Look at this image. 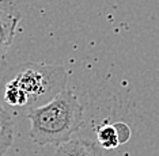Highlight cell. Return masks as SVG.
<instances>
[{"instance_id":"cell-1","label":"cell","mask_w":159,"mask_h":156,"mask_svg":"<svg viewBox=\"0 0 159 156\" xmlns=\"http://www.w3.org/2000/svg\"><path fill=\"white\" fill-rule=\"evenodd\" d=\"M30 139L41 147H60L72 140L83 125V106L72 91L64 90L42 106L27 111Z\"/></svg>"},{"instance_id":"cell-2","label":"cell","mask_w":159,"mask_h":156,"mask_svg":"<svg viewBox=\"0 0 159 156\" xmlns=\"http://www.w3.org/2000/svg\"><path fill=\"white\" fill-rule=\"evenodd\" d=\"M12 72V79H15L27 94L31 107L48 103L66 90L67 71L61 65L25 63L15 67Z\"/></svg>"},{"instance_id":"cell-3","label":"cell","mask_w":159,"mask_h":156,"mask_svg":"<svg viewBox=\"0 0 159 156\" xmlns=\"http://www.w3.org/2000/svg\"><path fill=\"white\" fill-rule=\"evenodd\" d=\"M19 20L20 14L11 0H0V63L11 48Z\"/></svg>"},{"instance_id":"cell-4","label":"cell","mask_w":159,"mask_h":156,"mask_svg":"<svg viewBox=\"0 0 159 156\" xmlns=\"http://www.w3.org/2000/svg\"><path fill=\"white\" fill-rule=\"evenodd\" d=\"M55 156H105V152L98 143L83 139H72L57 147Z\"/></svg>"},{"instance_id":"cell-5","label":"cell","mask_w":159,"mask_h":156,"mask_svg":"<svg viewBox=\"0 0 159 156\" xmlns=\"http://www.w3.org/2000/svg\"><path fill=\"white\" fill-rule=\"evenodd\" d=\"M14 122L8 111L0 106V156H3L12 145Z\"/></svg>"},{"instance_id":"cell-6","label":"cell","mask_w":159,"mask_h":156,"mask_svg":"<svg viewBox=\"0 0 159 156\" xmlns=\"http://www.w3.org/2000/svg\"><path fill=\"white\" fill-rule=\"evenodd\" d=\"M4 100L7 105L14 107H22L29 105V96L25 90L18 84L15 79H10L4 86Z\"/></svg>"},{"instance_id":"cell-7","label":"cell","mask_w":159,"mask_h":156,"mask_svg":"<svg viewBox=\"0 0 159 156\" xmlns=\"http://www.w3.org/2000/svg\"><path fill=\"white\" fill-rule=\"evenodd\" d=\"M97 141L103 149H114L120 145L114 124H103L97 130Z\"/></svg>"},{"instance_id":"cell-8","label":"cell","mask_w":159,"mask_h":156,"mask_svg":"<svg viewBox=\"0 0 159 156\" xmlns=\"http://www.w3.org/2000/svg\"><path fill=\"white\" fill-rule=\"evenodd\" d=\"M114 128L117 130V136H118V141L120 144H125L128 143L129 139H131V128L125 124V122H116L114 124Z\"/></svg>"},{"instance_id":"cell-9","label":"cell","mask_w":159,"mask_h":156,"mask_svg":"<svg viewBox=\"0 0 159 156\" xmlns=\"http://www.w3.org/2000/svg\"><path fill=\"white\" fill-rule=\"evenodd\" d=\"M0 106H2V105H0Z\"/></svg>"}]
</instances>
